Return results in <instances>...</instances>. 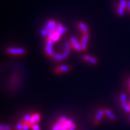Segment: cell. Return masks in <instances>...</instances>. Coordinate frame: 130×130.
Segmentation results:
<instances>
[{
	"instance_id": "3",
	"label": "cell",
	"mask_w": 130,
	"mask_h": 130,
	"mask_svg": "<svg viewBox=\"0 0 130 130\" xmlns=\"http://www.w3.org/2000/svg\"><path fill=\"white\" fill-rule=\"evenodd\" d=\"M104 115H106V112H105V108H101L98 110V111L96 113V116L94 120V124H98L100 123V121H101V119H103V117L104 116Z\"/></svg>"
},
{
	"instance_id": "5",
	"label": "cell",
	"mask_w": 130,
	"mask_h": 130,
	"mask_svg": "<svg viewBox=\"0 0 130 130\" xmlns=\"http://www.w3.org/2000/svg\"><path fill=\"white\" fill-rule=\"evenodd\" d=\"M40 120H41V115H40V113H36L32 114L31 117H30V121H29V124L30 126V127L33 124H37L38 122L40 121Z\"/></svg>"
},
{
	"instance_id": "24",
	"label": "cell",
	"mask_w": 130,
	"mask_h": 130,
	"mask_svg": "<svg viewBox=\"0 0 130 130\" xmlns=\"http://www.w3.org/2000/svg\"><path fill=\"white\" fill-rule=\"evenodd\" d=\"M67 120V118H66V117H64V116H61V117H60V118L59 119L58 122H59V123H60L61 124H64Z\"/></svg>"
},
{
	"instance_id": "4",
	"label": "cell",
	"mask_w": 130,
	"mask_h": 130,
	"mask_svg": "<svg viewBox=\"0 0 130 130\" xmlns=\"http://www.w3.org/2000/svg\"><path fill=\"white\" fill-rule=\"evenodd\" d=\"M70 70H71V67L70 65H61V66H59V67H57L55 70V73L56 74H61V73L67 72Z\"/></svg>"
},
{
	"instance_id": "31",
	"label": "cell",
	"mask_w": 130,
	"mask_h": 130,
	"mask_svg": "<svg viewBox=\"0 0 130 130\" xmlns=\"http://www.w3.org/2000/svg\"><path fill=\"white\" fill-rule=\"evenodd\" d=\"M46 45H48V46H53V43H54V42L52 41L51 40H49V39H46Z\"/></svg>"
},
{
	"instance_id": "11",
	"label": "cell",
	"mask_w": 130,
	"mask_h": 130,
	"mask_svg": "<svg viewBox=\"0 0 130 130\" xmlns=\"http://www.w3.org/2000/svg\"><path fill=\"white\" fill-rule=\"evenodd\" d=\"M52 58L54 59H55L56 61H60L63 59V57H62V54H57V53H54L53 56H52Z\"/></svg>"
},
{
	"instance_id": "35",
	"label": "cell",
	"mask_w": 130,
	"mask_h": 130,
	"mask_svg": "<svg viewBox=\"0 0 130 130\" xmlns=\"http://www.w3.org/2000/svg\"><path fill=\"white\" fill-rule=\"evenodd\" d=\"M0 130H5V125L2 124L0 126Z\"/></svg>"
},
{
	"instance_id": "25",
	"label": "cell",
	"mask_w": 130,
	"mask_h": 130,
	"mask_svg": "<svg viewBox=\"0 0 130 130\" xmlns=\"http://www.w3.org/2000/svg\"><path fill=\"white\" fill-rule=\"evenodd\" d=\"M70 51H64V52H63V54H62L63 59H67L68 56H70Z\"/></svg>"
},
{
	"instance_id": "18",
	"label": "cell",
	"mask_w": 130,
	"mask_h": 130,
	"mask_svg": "<svg viewBox=\"0 0 130 130\" xmlns=\"http://www.w3.org/2000/svg\"><path fill=\"white\" fill-rule=\"evenodd\" d=\"M24 126V122L23 121H19L15 126V130H22Z\"/></svg>"
},
{
	"instance_id": "38",
	"label": "cell",
	"mask_w": 130,
	"mask_h": 130,
	"mask_svg": "<svg viewBox=\"0 0 130 130\" xmlns=\"http://www.w3.org/2000/svg\"><path fill=\"white\" fill-rule=\"evenodd\" d=\"M129 121H130V116H129Z\"/></svg>"
},
{
	"instance_id": "32",
	"label": "cell",
	"mask_w": 130,
	"mask_h": 130,
	"mask_svg": "<svg viewBox=\"0 0 130 130\" xmlns=\"http://www.w3.org/2000/svg\"><path fill=\"white\" fill-rule=\"evenodd\" d=\"M76 129V124H73L72 125L70 126V128L68 129V130H75Z\"/></svg>"
},
{
	"instance_id": "33",
	"label": "cell",
	"mask_w": 130,
	"mask_h": 130,
	"mask_svg": "<svg viewBox=\"0 0 130 130\" xmlns=\"http://www.w3.org/2000/svg\"><path fill=\"white\" fill-rule=\"evenodd\" d=\"M127 9L130 13V0H127Z\"/></svg>"
},
{
	"instance_id": "14",
	"label": "cell",
	"mask_w": 130,
	"mask_h": 130,
	"mask_svg": "<svg viewBox=\"0 0 130 130\" xmlns=\"http://www.w3.org/2000/svg\"><path fill=\"white\" fill-rule=\"evenodd\" d=\"M119 6L121 7L123 9H126L127 8V0H120Z\"/></svg>"
},
{
	"instance_id": "13",
	"label": "cell",
	"mask_w": 130,
	"mask_h": 130,
	"mask_svg": "<svg viewBox=\"0 0 130 130\" xmlns=\"http://www.w3.org/2000/svg\"><path fill=\"white\" fill-rule=\"evenodd\" d=\"M30 117H31V115L29 114V113H26L23 116V121L25 124H29V121H30Z\"/></svg>"
},
{
	"instance_id": "27",
	"label": "cell",
	"mask_w": 130,
	"mask_h": 130,
	"mask_svg": "<svg viewBox=\"0 0 130 130\" xmlns=\"http://www.w3.org/2000/svg\"><path fill=\"white\" fill-rule=\"evenodd\" d=\"M41 35L43 36H47V35H48V31L47 30L46 28H43V29H42L41 30Z\"/></svg>"
},
{
	"instance_id": "15",
	"label": "cell",
	"mask_w": 130,
	"mask_h": 130,
	"mask_svg": "<svg viewBox=\"0 0 130 130\" xmlns=\"http://www.w3.org/2000/svg\"><path fill=\"white\" fill-rule=\"evenodd\" d=\"M61 38V36L58 33V32H54V36H53V37L51 38V41L53 42H56V41H58L59 39H60Z\"/></svg>"
},
{
	"instance_id": "37",
	"label": "cell",
	"mask_w": 130,
	"mask_h": 130,
	"mask_svg": "<svg viewBox=\"0 0 130 130\" xmlns=\"http://www.w3.org/2000/svg\"><path fill=\"white\" fill-rule=\"evenodd\" d=\"M129 106H130V101H129Z\"/></svg>"
},
{
	"instance_id": "29",
	"label": "cell",
	"mask_w": 130,
	"mask_h": 130,
	"mask_svg": "<svg viewBox=\"0 0 130 130\" xmlns=\"http://www.w3.org/2000/svg\"><path fill=\"white\" fill-rule=\"evenodd\" d=\"M66 31H67V28H65V27H63V28H62V29H61L60 31L58 32V33H59V34L61 36L62 35H64V34L65 32H66Z\"/></svg>"
},
{
	"instance_id": "26",
	"label": "cell",
	"mask_w": 130,
	"mask_h": 130,
	"mask_svg": "<svg viewBox=\"0 0 130 130\" xmlns=\"http://www.w3.org/2000/svg\"><path fill=\"white\" fill-rule=\"evenodd\" d=\"M62 28H63V26H62V25H61V23H57V26H56V31H55V32H59V31H60L62 29Z\"/></svg>"
},
{
	"instance_id": "7",
	"label": "cell",
	"mask_w": 130,
	"mask_h": 130,
	"mask_svg": "<svg viewBox=\"0 0 130 130\" xmlns=\"http://www.w3.org/2000/svg\"><path fill=\"white\" fill-rule=\"evenodd\" d=\"M77 26H78L79 29L83 32V34H85V33H88V25L85 23H83V22H79V23H78V25H77Z\"/></svg>"
},
{
	"instance_id": "36",
	"label": "cell",
	"mask_w": 130,
	"mask_h": 130,
	"mask_svg": "<svg viewBox=\"0 0 130 130\" xmlns=\"http://www.w3.org/2000/svg\"><path fill=\"white\" fill-rule=\"evenodd\" d=\"M128 89H129L130 92V78L129 79V81H128Z\"/></svg>"
},
{
	"instance_id": "19",
	"label": "cell",
	"mask_w": 130,
	"mask_h": 130,
	"mask_svg": "<svg viewBox=\"0 0 130 130\" xmlns=\"http://www.w3.org/2000/svg\"><path fill=\"white\" fill-rule=\"evenodd\" d=\"M121 106L124 108V110L125 111L126 113H130V106L129 105V103H124V104H121Z\"/></svg>"
},
{
	"instance_id": "12",
	"label": "cell",
	"mask_w": 130,
	"mask_h": 130,
	"mask_svg": "<svg viewBox=\"0 0 130 130\" xmlns=\"http://www.w3.org/2000/svg\"><path fill=\"white\" fill-rule=\"evenodd\" d=\"M127 96H126V94L124 93H121L120 95V102L121 104H124V103H127Z\"/></svg>"
},
{
	"instance_id": "6",
	"label": "cell",
	"mask_w": 130,
	"mask_h": 130,
	"mask_svg": "<svg viewBox=\"0 0 130 130\" xmlns=\"http://www.w3.org/2000/svg\"><path fill=\"white\" fill-rule=\"evenodd\" d=\"M83 59L85 61H88L90 64L93 65H95L98 64V59L95 57H93V56H89V55H84L83 56Z\"/></svg>"
},
{
	"instance_id": "21",
	"label": "cell",
	"mask_w": 130,
	"mask_h": 130,
	"mask_svg": "<svg viewBox=\"0 0 130 130\" xmlns=\"http://www.w3.org/2000/svg\"><path fill=\"white\" fill-rule=\"evenodd\" d=\"M61 124L60 123L57 122V123H56L53 126L51 130H61Z\"/></svg>"
},
{
	"instance_id": "34",
	"label": "cell",
	"mask_w": 130,
	"mask_h": 130,
	"mask_svg": "<svg viewBox=\"0 0 130 130\" xmlns=\"http://www.w3.org/2000/svg\"><path fill=\"white\" fill-rule=\"evenodd\" d=\"M5 130H11V128H10L9 124H6L5 125Z\"/></svg>"
},
{
	"instance_id": "17",
	"label": "cell",
	"mask_w": 130,
	"mask_h": 130,
	"mask_svg": "<svg viewBox=\"0 0 130 130\" xmlns=\"http://www.w3.org/2000/svg\"><path fill=\"white\" fill-rule=\"evenodd\" d=\"M54 22V20H48V21L47 22L46 25V26H45V28H46L48 31H49V30H51V26H52V24H53Z\"/></svg>"
},
{
	"instance_id": "2",
	"label": "cell",
	"mask_w": 130,
	"mask_h": 130,
	"mask_svg": "<svg viewBox=\"0 0 130 130\" xmlns=\"http://www.w3.org/2000/svg\"><path fill=\"white\" fill-rule=\"evenodd\" d=\"M89 33H85L83 35L82 38H81V46H82V50L83 51H85L87 49V46H88V42L89 41Z\"/></svg>"
},
{
	"instance_id": "9",
	"label": "cell",
	"mask_w": 130,
	"mask_h": 130,
	"mask_svg": "<svg viewBox=\"0 0 130 130\" xmlns=\"http://www.w3.org/2000/svg\"><path fill=\"white\" fill-rule=\"evenodd\" d=\"M105 112H106V116L111 120V121H116V118L113 113V112L109 109V108H105Z\"/></svg>"
},
{
	"instance_id": "16",
	"label": "cell",
	"mask_w": 130,
	"mask_h": 130,
	"mask_svg": "<svg viewBox=\"0 0 130 130\" xmlns=\"http://www.w3.org/2000/svg\"><path fill=\"white\" fill-rule=\"evenodd\" d=\"M72 48H74L75 51H83V50H82V46H81V43H80L79 42H77L76 44H74V46H72Z\"/></svg>"
},
{
	"instance_id": "22",
	"label": "cell",
	"mask_w": 130,
	"mask_h": 130,
	"mask_svg": "<svg viewBox=\"0 0 130 130\" xmlns=\"http://www.w3.org/2000/svg\"><path fill=\"white\" fill-rule=\"evenodd\" d=\"M71 43H70V41L66 42L64 43V51H70V49H71Z\"/></svg>"
},
{
	"instance_id": "8",
	"label": "cell",
	"mask_w": 130,
	"mask_h": 130,
	"mask_svg": "<svg viewBox=\"0 0 130 130\" xmlns=\"http://www.w3.org/2000/svg\"><path fill=\"white\" fill-rule=\"evenodd\" d=\"M73 124H74V123H73V121H72V119H67L63 124H61V130H68V129H69L70 126L72 125Z\"/></svg>"
},
{
	"instance_id": "23",
	"label": "cell",
	"mask_w": 130,
	"mask_h": 130,
	"mask_svg": "<svg viewBox=\"0 0 130 130\" xmlns=\"http://www.w3.org/2000/svg\"><path fill=\"white\" fill-rule=\"evenodd\" d=\"M117 14H119V16H122L123 14H124V9L121 8V7H118L117 8Z\"/></svg>"
},
{
	"instance_id": "10",
	"label": "cell",
	"mask_w": 130,
	"mask_h": 130,
	"mask_svg": "<svg viewBox=\"0 0 130 130\" xmlns=\"http://www.w3.org/2000/svg\"><path fill=\"white\" fill-rule=\"evenodd\" d=\"M45 53L48 56L52 57L54 53V52H53V46L46 45V46H45Z\"/></svg>"
},
{
	"instance_id": "20",
	"label": "cell",
	"mask_w": 130,
	"mask_h": 130,
	"mask_svg": "<svg viewBox=\"0 0 130 130\" xmlns=\"http://www.w3.org/2000/svg\"><path fill=\"white\" fill-rule=\"evenodd\" d=\"M69 41L70 42V43H71V46H72V47L74 46V44H76L77 42H79L78 41H77V39L75 37H71L70 38V41Z\"/></svg>"
},
{
	"instance_id": "1",
	"label": "cell",
	"mask_w": 130,
	"mask_h": 130,
	"mask_svg": "<svg viewBox=\"0 0 130 130\" xmlns=\"http://www.w3.org/2000/svg\"><path fill=\"white\" fill-rule=\"evenodd\" d=\"M7 53L14 56H22L26 54V50L20 47H8L6 49Z\"/></svg>"
},
{
	"instance_id": "30",
	"label": "cell",
	"mask_w": 130,
	"mask_h": 130,
	"mask_svg": "<svg viewBox=\"0 0 130 130\" xmlns=\"http://www.w3.org/2000/svg\"><path fill=\"white\" fill-rule=\"evenodd\" d=\"M30 128H31V127H30V126L29 124H25L24 123V126L22 130H29Z\"/></svg>"
},
{
	"instance_id": "28",
	"label": "cell",
	"mask_w": 130,
	"mask_h": 130,
	"mask_svg": "<svg viewBox=\"0 0 130 130\" xmlns=\"http://www.w3.org/2000/svg\"><path fill=\"white\" fill-rule=\"evenodd\" d=\"M31 129H32V130H41V128H40V126H39V125L38 124H33L31 126Z\"/></svg>"
}]
</instances>
